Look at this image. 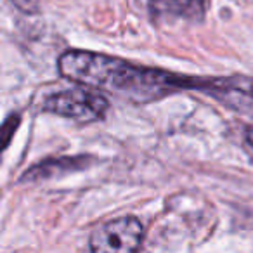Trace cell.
<instances>
[{"mask_svg": "<svg viewBox=\"0 0 253 253\" xmlns=\"http://www.w3.org/2000/svg\"><path fill=\"white\" fill-rule=\"evenodd\" d=\"M92 163H94L92 156H71V158L45 160V162L32 167V169L21 177V180L37 182V180L52 179V177H59L68 172H75V170H82V169H85V167H90Z\"/></svg>", "mask_w": 253, "mask_h": 253, "instance_id": "5", "label": "cell"}, {"mask_svg": "<svg viewBox=\"0 0 253 253\" xmlns=\"http://www.w3.org/2000/svg\"><path fill=\"white\" fill-rule=\"evenodd\" d=\"M61 75L78 85L106 90L135 102L156 101L187 90L186 75L141 66L90 50H66L57 61Z\"/></svg>", "mask_w": 253, "mask_h": 253, "instance_id": "1", "label": "cell"}, {"mask_svg": "<svg viewBox=\"0 0 253 253\" xmlns=\"http://www.w3.org/2000/svg\"><path fill=\"white\" fill-rule=\"evenodd\" d=\"M11 2L25 14H35L40 9V0H11Z\"/></svg>", "mask_w": 253, "mask_h": 253, "instance_id": "8", "label": "cell"}, {"mask_svg": "<svg viewBox=\"0 0 253 253\" xmlns=\"http://www.w3.org/2000/svg\"><path fill=\"white\" fill-rule=\"evenodd\" d=\"M191 90L203 92L225 108L253 118V77H191Z\"/></svg>", "mask_w": 253, "mask_h": 253, "instance_id": "2", "label": "cell"}, {"mask_svg": "<svg viewBox=\"0 0 253 253\" xmlns=\"http://www.w3.org/2000/svg\"><path fill=\"white\" fill-rule=\"evenodd\" d=\"M246 144H248L250 149L253 151V130H246Z\"/></svg>", "mask_w": 253, "mask_h": 253, "instance_id": "9", "label": "cell"}, {"mask_svg": "<svg viewBox=\"0 0 253 253\" xmlns=\"http://www.w3.org/2000/svg\"><path fill=\"white\" fill-rule=\"evenodd\" d=\"M19 122H21V118H19L18 115H11L4 123H2V126H0V155L4 153V149L7 148L9 142H11L12 135L16 134V130H18V126H19Z\"/></svg>", "mask_w": 253, "mask_h": 253, "instance_id": "7", "label": "cell"}, {"mask_svg": "<svg viewBox=\"0 0 253 253\" xmlns=\"http://www.w3.org/2000/svg\"><path fill=\"white\" fill-rule=\"evenodd\" d=\"M205 0H151L155 18H201Z\"/></svg>", "mask_w": 253, "mask_h": 253, "instance_id": "6", "label": "cell"}, {"mask_svg": "<svg viewBox=\"0 0 253 253\" xmlns=\"http://www.w3.org/2000/svg\"><path fill=\"white\" fill-rule=\"evenodd\" d=\"M144 227L132 215L109 220L97 227L90 236L88 248L97 253H128L141 248Z\"/></svg>", "mask_w": 253, "mask_h": 253, "instance_id": "4", "label": "cell"}, {"mask_svg": "<svg viewBox=\"0 0 253 253\" xmlns=\"http://www.w3.org/2000/svg\"><path fill=\"white\" fill-rule=\"evenodd\" d=\"M109 102L99 90L90 87H77L54 92L43 101L42 109L54 115L66 116L77 122H94L104 116Z\"/></svg>", "mask_w": 253, "mask_h": 253, "instance_id": "3", "label": "cell"}]
</instances>
